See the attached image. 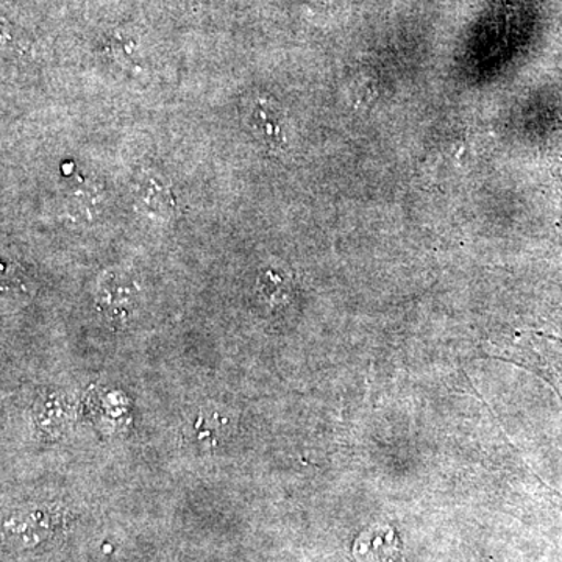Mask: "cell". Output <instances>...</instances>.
Segmentation results:
<instances>
[{
  "label": "cell",
  "mask_w": 562,
  "mask_h": 562,
  "mask_svg": "<svg viewBox=\"0 0 562 562\" xmlns=\"http://www.w3.org/2000/svg\"><path fill=\"white\" fill-rule=\"evenodd\" d=\"M138 291L125 273H109L99 283L98 308L111 322H124L135 313Z\"/></svg>",
  "instance_id": "cell-1"
},
{
  "label": "cell",
  "mask_w": 562,
  "mask_h": 562,
  "mask_svg": "<svg viewBox=\"0 0 562 562\" xmlns=\"http://www.w3.org/2000/svg\"><path fill=\"white\" fill-rule=\"evenodd\" d=\"M232 432V417L221 409H202L184 425L183 438L192 449L211 452L227 441Z\"/></svg>",
  "instance_id": "cell-2"
},
{
  "label": "cell",
  "mask_w": 562,
  "mask_h": 562,
  "mask_svg": "<svg viewBox=\"0 0 562 562\" xmlns=\"http://www.w3.org/2000/svg\"><path fill=\"white\" fill-rule=\"evenodd\" d=\"M366 562H394L398 557V541L394 532L384 530L369 532L360 541Z\"/></svg>",
  "instance_id": "cell-3"
},
{
  "label": "cell",
  "mask_w": 562,
  "mask_h": 562,
  "mask_svg": "<svg viewBox=\"0 0 562 562\" xmlns=\"http://www.w3.org/2000/svg\"><path fill=\"white\" fill-rule=\"evenodd\" d=\"M136 194L147 209L158 213H171L173 211V198L171 190L166 188L157 177L144 173L136 183Z\"/></svg>",
  "instance_id": "cell-4"
},
{
  "label": "cell",
  "mask_w": 562,
  "mask_h": 562,
  "mask_svg": "<svg viewBox=\"0 0 562 562\" xmlns=\"http://www.w3.org/2000/svg\"><path fill=\"white\" fill-rule=\"evenodd\" d=\"M250 122L255 135L260 136L262 140L271 144V146L280 139V125H277V121L273 120L272 110L271 106H268V103H255L254 110H251Z\"/></svg>",
  "instance_id": "cell-5"
}]
</instances>
